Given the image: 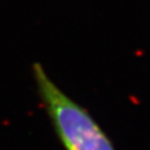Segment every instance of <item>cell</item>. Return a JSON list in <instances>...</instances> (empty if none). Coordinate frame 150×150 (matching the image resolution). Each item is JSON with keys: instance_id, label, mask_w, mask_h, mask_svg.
I'll list each match as a JSON object with an SVG mask.
<instances>
[{"instance_id": "1", "label": "cell", "mask_w": 150, "mask_h": 150, "mask_svg": "<svg viewBox=\"0 0 150 150\" xmlns=\"http://www.w3.org/2000/svg\"><path fill=\"white\" fill-rule=\"evenodd\" d=\"M38 97L64 150H116L90 112L64 92L40 63L32 65Z\"/></svg>"}]
</instances>
